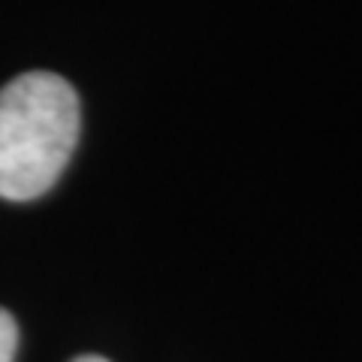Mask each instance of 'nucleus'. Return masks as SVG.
<instances>
[{"label":"nucleus","mask_w":362,"mask_h":362,"mask_svg":"<svg viewBox=\"0 0 362 362\" xmlns=\"http://www.w3.org/2000/svg\"><path fill=\"white\" fill-rule=\"evenodd\" d=\"M78 97L64 76L33 70L0 88V197L28 202L61 178L78 142Z\"/></svg>","instance_id":"f257e3e1"},{"label":"nucleus","mask_w":362,"mask_h":362,"mask_svg":"<svg viewBox=\"0 0 362 362\" xmlns=\"http://www.w3.org/2000/svg\"><path fill=\"white\" fill-rule=\"evenodd\" d=\"M16 347H18V326L13 314L0 308V362H13Z\"/></svg>","instance_id":"f03ea898"},{"label":"nucleus","mask_w":362,"mask_h":362,"mask_svg":"<svg viewBox=\"0 0 362 362\" xmlns=\"http://www.w3.org/2000/svg\"><path fill=\"white\" fill-rule=\"evenodd\" d=\"M73 362H109V359H103V356H78Z\"/></svg>","instance_id":"7ed1b4c3"}]
</instances>
